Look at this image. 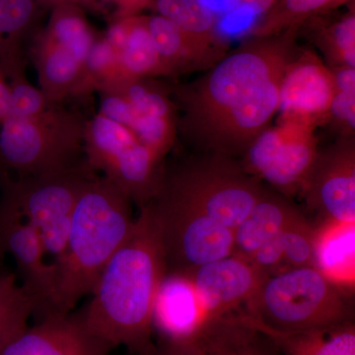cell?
Segmentation results:
<instances>
[{
	"label": "cell",
	"instance_id": "obj_1",
	"mask_svg": "<svg viewBox=\"0 0 355 355\" xmlns=\"http://www.w3.org/2000/svg\"><path fill=\"white\" fill-rule=\"evenodd\" d=\"M297 33L251 37L184 89L182 128L198 153L239 157L270 127Z\"/></svg>",
	"mask_w": 355,
	"mask_h": 355
},
{
	"label": "cell",
	"instance_id": "obj_2",
	"mask_svg": "<svg viewBox=\"0 0 355 355\" xmlns=\"http://www.w3.org/2000/svg\"><path fill=\"white\" fill-rule=\"evenodd\" d=\"M266 189L239 160L198 153L163 173L148 203L166 268L186 270L231 256L235 232Z\"/></svg>",
	"mask_w": 355,
	"mask_h": 355
},
{
	"label": "cell",
	"instance_id": "obj_3",
	"mask_svg": "<svg viewBox=\"0 0 355 355\" xmlns=\"http://www.w3.org/2000/svg\"><path fill=\"white\" fill-rule=\"evenodd\" d=\"M166 272L164 250L147 205L102 270L92 298L79 310L88 330L114 349L121 345L135 355L150 354L154 301Z\"/></svg>",
	"mask_w": 355,
	"mask_h": 355
},
{
	"label": "cell",
	"instance_id": "obj_4",
	"mask_svg": "<svg viewBox=\"0 0 355 355\" xmlns=\"http://www.w3.org/2000/svg\"><path fill=\"white\" fill-rule=\"evenodd\" d=\"M135 219L130 198L113 184L87 182L77 200L55 275V314H69L92 293L110 259L132 234Z\"/></svg>",
	"mask_w": 355,
	"mask_h": 355
},
{
	"label": "cell",
	"instance_id": "obj_5",
	"mask_svg": "<svg viewBox=\"0 0 355 355\" xmlns=\"http://www.w3.org/2000/svg\"><path fill=\"white\" fill-rule=\"evenodd\" d=\"M244 312L279 331L311 330L352 320L343 291L313 266L266 277Z\"/></svg>",
	"mask_w": 355,
	"mask_h": 355
},
{
	"label": "cell",
	"instance_id": "obj_6",
	"mask_svg": "<svg viewBox=\"0 0 355 355\" xmlns=\"http://www.w3.org/2000/svg\"><path fill=\"white\" fill-rule=\"evenodd\" d=\"M86 184L67 171L6 184V197L38 232L55 279L67 247L74 209Z\"/></svg>",
	"mask_w": 355,
	"mask_h": 355
},
{
	"label": "cell",
	"instance_id": "obj_7",
	"mask_svg": "<svg viewBox=\"0 0 355 355\" xmlns=\"http://www.w3.org/2000/svg\"><path fill=\"white\" fill-rule=\"evenodd\" d=\"M315 132L295 123L270 125L248 147L240 163L280 195H300L320 151Z\"/></svg>",
	"mask_w": 355,
	"mask_h": 355
},
{
	"label": "cell",
	"instance_id": "obj_8",
	"mask_svg": "<svg viewBox=\"0 0 355 355\" xmlns=\"http://www.w3.org/2000/svg\"><path fill=\"white\" fill-rule=\"evenodd\" d=\"M0 244L15 261L16 275L31 298L36 322L57 315L55 273L43 242L24 214L6 196L0 203Z\"/></svg>",
	"mask_w": 355,
	"mask_h": 355
},
{
	"label": "cell",
	"instance_id": "obj_9",
	"mask_svg": "<svg viewBox=\"0 0 355 355\" xmlns=\"http://www.w3.org/2000/svg\"><path fill=\"white\" fill-rule=\"evenodd\" d=\"M336 94L333 72L315 51L299 50L280 84L279 121L313 128L329 123Z\"/></svg>",
	"mask_w": 355,
	"mask_h": 355
},
{
	"label": "cell",
	"instance_id": "obj_10",
	"mask_svg": "<svg viewBox=\"0 0 355 355\" xmlns=\"http://www.w3.org/2000/svg\"><path fill=\"white\" fill-rule=\"evenodd\" d=\"M300 195L320 222H355L354 137H338L319 151Z\"/></svg>",
	"mask_w": 355,
	"mask_h": 355
},
{
	"label": "cell",
	"instance_id": "obj_11",
	"mask_svg": "<svg viewBox=\"0 0 355 355\" xmlns=\"http://www.w3.org/2000/svg\"><path fill=\"white\" fill-rule=\"evenodd\" d=\"M182 272L193 282L210 323L244 310L266 279L251 261L235 254Z\"/></svg>",
	"mask_w": 355,
	"mask_h": 355
},
{
	"label": "cell",
	"instance_id": "obj_12",
	"mask_svg": "<svg viewBox=\"0 0 355 355\" xmlns=\"http://www.w3.org/2000/svg\"><path fill=\"white\" fill-rule=\"evenodd\" d=\"M113 349L88 330L78 310L28 327L0 349V355H110Z\"/></svg>",
	"mask_w": 355,
	"mask_h": 355
},
{
	"label": "cell",
	"instance_id": "obj_13",
	"mask_svg": "<svg viewBox=\"0 0 355 355\" xmlns=\"http://www.w3.org/2000/svg\"><path fill=\"white\" fill-rule=\"evenodd\" d=\"M209 324V315L188 275L182 270L166 272L153 307V328L159 340H198Z\"/></svg>",
	"mask_w": 355,
	"mask_h": 355
},
{
	"label": "cell",
	"instance_id": "obj_14",
	"mask_svg": "<svg viewBox=\"0 0 355 355\" xmlns=\"http://www.w3.org/2000/svg\"><path fill=\"white\" fill-rule=\"evenodd\" d=\"M64 153L44 139L32 118L6 116L0 130V168L36 177L67 171Z\"/></svg>",
	"mask_w": 355,
	"mask_h": 355
},
{
	"label": "cell",
	"instance_id": "obj_15",
	"mask_svg": "<svg viewBox=\"0 0 355 355\" xmlns=\"http://www.w3.org/2000/svg\"><path fill=\"white\" fill-rule=\"evenodd\" d=\"M303 214L291 198L265 190L236 230L232 254L250 261L261 247Z\"/></svg>",
	"mask_w": 355,
	"mask_h": 355
},
{
	"label": "cell",
	"instance_id": "obj_16",
	"mask_svg": "<svg viewBox=\"0 0 355 355\" xmlns=\"http://www.w3.org/2000/svg\"><path fill=\"white\" fill-rule=\"evenodd\" d=\"M315 226V268L340 291H352L355 284V222L321 221Z\"/></svg>",
	"mask_w": 355,
	"mask_h": 355
},
{
	"label": "cell",
	"instance_id": "obj_17",
	"mask_svg": "<svg viewBox=\"0 0 355 355\" xmlns=\"http://www.w3.org/2000/svg\"><path fill=\"white\" fill-rule=\"evenodd\" d=\"M315 228L303 214L261 247L250 261L266 277L303 266L315 268Z\"/></svg>",
	"mask_w": 355,
	"mask_h": 355
},
{
	"label": "cell",
	"instance_id": "obj_18",
	"mask_svg": "<svg viewBox=\"0 0 355 355\" xmlns=\"http://www.w3.org/2000/svg\"><path fill=\"white\" fill-rule=\"evenodd\" d=\"M248 318L282 355H355V326L352 320L311 330L279 331Z\"/></svg>",
	"mask_w": 355,
	"mask_h": 355
},
{
	"label": "cell",
	"instance_id": "obj_19",
	"mask_svg": "<svg viewBox=\"0 0 355 355\" xmlns=\"http://www.w3.org/2000/svg\"><path fill=\"white\" fill-rule=\"evenodd\" d=\"M146 24L159 55L171 71L207 70L223 58L205 50L172 21L159 14L147 17Z\"/></svg>",
	"mask_w": 355,
	"mask_h": 355
},
{
	"label": "cell",
	"instance_id": "obj_20",
	"mask_svg": "<svg viewBox=\"0 0 355 355\" xmlns=\"http://www.w3.org/2000/svg\"><path fill=\"white\" fill-rule=\"evenodd\" d=\"M156 9L205 50L220 57L227 53L217 32L216 14L205 0H156Z\"/></svg>",
	"mask_w": 355,
	"mask_h": 355
},
{
	"label": "cell",
	"instance_id": "obj_21",
	"mask_svg": "<svg viewBox=\"0 0 355 355\" xmlns=\"http://www.w3.org/2000/svg\"><path fill=\"white\" fill-rule=\"evenodd\" d=\"M352 0H279L277 3L249 30L250 37L275 36L298 31L305 23L314 21Z\"/></svg>",
	"mask_w": 355,
	"mask_h": 355
},
{
	"label": "cell",
	"instance_id": "obj_22",
	"mask_svg": "<svg viewBox=\"0 0 355 355\" xmlns=\"http://www.w3.org/2000/svg\"><path fill=\"white\" fill-rule=\"evenodd\" d=\"M203 333L214 336L231 355H282L270 338L251 323L244 310L211 322Z\"/></svg>",
	"mask_w": 355,
	"mask_h": 355
},
{
	"label": "cell",
	"instance_id": "obj_23",
	"mask_svg": "<svg viewBox=\"0 0 355 355\" xmlns=\"http://www.w3.org/2000/svg\"><path fill=\"white\" fill-rule=\"evenodd\" d=\"M314 42L330 69H355L354 6L333 22L318 25Z\"/></svg>",
	"mask_w": 355,
	"mask_h": 355
},
{
	"label": "cell",
	"instance_id": "obj_24",
	"mask_svg": "<svg viewBox=\"0 0 355 355\" xmlns=\"http://www.w3.org/2000/svg\"><path fill=\"white\" fill-rule=\"evenodd\" d=\"M33 317L31 298L16 273L0 272V349L28 328Z\"/></svg>",
	"mask_w": 355,
	"mask_h": 355
},
{
	"label": "cell",
	"instance_id": "obj_25",
	"mask_svg": "<svg viewBox=\"0 0 355 355\" xmlns=\"http://www.w3.org/2000/svg\"><path fill=\"white\" fill-rule=\"evenodd\" d=\"M119 62L132 76L172 72L159 55L144 17L132 16L127 43L119 53Z\"/></svg>",
	"mask_w": 355,
	"mask_h": 355
},
{
	"label": "cell",
	"instance_id": "obj_26",
	"mask_svg": "<svg viewBox=\"0 0 355 355\" xmlns=\"http://www.w3.org/2000/svg\"><path fill=\"white\" fill-rule=\"evenodd\" d=\"M92 132L93 162L106 172L123 151L139 141L130 128L104 116L96 119Z\"/></svg>",
	"mask_w": 355,
	"mask_h": 355
},
{
	"label": "cell",
	"instance_id": "obj_27",
	"mask_svg": "<svg viewBox=\"0 0 355 355\" xmlns=\"http://www.w3.org/2000/svg\"><path fill=\"white\" fill-rule=\"evenodd\" d=\"M51 31L53 43L69 51L79 62H84L94 42L80 15L71 9H60L53 17Z\"/></svg>",
	"mask_w": 355,
	"mask_h": 355
},
{
	"label": "cell",
	"instance_id": "obj_28",
	"mask_svg": "<svg viewBox=\"0 0 355 355\" xmlns=\"http://www.w3.org/2000/svg\"><path fill=\"white\" fill-rule=\"evenodd\" d=\"M34 13V0H0V35L16 36L27 27Z\"/></svg>",
	"mask_w": 355,
	"mask_h": 355
},
{
	"label": "cell",
	"instance_id": "obj_29",
	"mask_svg": "<svg viewBox=\"0 0 355 355\" xmlns=\"http://www.w3.org/2000/svg\"><path fill=\"white\" fill-rule=\"evenodd\" d=\"M328 123L336 128L338 137H355V90L336 91Z\"/></svg>",
	"mask_w": 355,
	"mask_h": 355
},
{
	"label": "cell",
	"instance_id": "obj_30",
	"mask_svg": "<svg viewBox=\"0 0 355 355\" xmlns=\"http://www.w3.org/2000/svg\"><path fill=\"white\" fill-rule=\"evenodd\" d=\"M127 100L137 114L171 118L170 105L165 97L140 84H133L128 88Z\"/></svg>",
	"mask_w": 355,
	"mask_h": 355
},
{
	"label": "cell",
	"instance_id": "obj_31",
	"mask_svg": "<svg viewBox=\"0 0 355 355\" xmlns=\"http://www.w3.org/2000/svg\"><path fill=\"white\" fill-rule=\"evenodd\" d=\"M50 55L44 64V73L46 78L55 84L69 83L76 76L79 62L69 51L53 43Z\"/></svg>",
	"mask_w": 355,
	"mask_h": 355
},
{
	"label": "cell",
	"instance_id": "obj_32",
	"mask_svg": "<svg viewBox=\"0 0 355 355\" xmlns=\"http://www.w3.org/2000/svg\"><path fill=\"white\" fill-rule=\"evenodd\" d=\"M43 100L36 89L19 84L11 90L10 114L22 118H32L41 109ZM9 114V116H10Z\"/></svg>",
	"mask_w": 355,
	"mask_h": 355
},
{
	"label": "cell",
	"instance_id": "obj_33",
	"mask_svg": "<svg viewBox=\"0 0 355 355\" xmlns=\"http://www.w3.org/2000/svg\"><path fill=\"white\" fill-rule=\"evenodd\" d=\"M102 113L105 118L132 128L139 114L132 108L127 99L119 97H109L103 102Z\"/></svg>",
	"mask_w": 355,
	"mask_h": 355
},
{
	"label": "cell",
	"instance_id": "obj_34",
	"mask_svg": "<svg viewBox=\"0 0 355 355\" xmlns=\"http://www.w3.org/2000/svg\"><path fill=\"white\" fill-rule=\"evenodd\" d=\"M84 62L93 71H103L111 67L114 62H119V53L106 40H102L93 43Z\"/></svg>",
	"mask_w": 355,
	"mask_h": 355
},
{
	"label": "cell",
	"instance_id": "obj_35",
	"mask_svg": "<svg viewBox=\"0 0 355 355\" xmlns=\"http://www.w3.org/2000/svg\"><path fill=\"white\" fill-rule=\"evenodd\" d=\"M148 355H207V352L200 338L184 342L159 340Z\"/></svg>",
	"mask_w": 355,
	"mask_h": 355
},
{
	"label": "cell",
	"instance_id": "obj_36",
	"mask_svg": "<svg viewBox=\"0 0 355 355\" xmlns=\"http://www.w3.org/2000/svg\"><path fill=\"white\" fill-rule=\"evenodd\" d=\"M130 17L121 18L119 22L114 23L111 26L108 33H107L106 41L116 50V53H120L127 43L128 32H130Z\"/></svg>",
	"mask_w": 355,
	"mask_h": 355
},
{
	"label": "cell",
	"instance_id": "obj_37",
	"mask_svg": "<svg viewBox=\"0 0 355 355\" xmlns=\"http://www.w3.org/2000/svg\"><path fill=\"white\" fill-rule=\"evenodd\" d=\"M279 0H234L235 7L241 10L253 14V15L261 16L268 13Z\"/></svg>",
	"mask_w": 355,
	"mask_h": 355
},
{
	"label": "cell",
	"instance_id": "obj_38",
	"mask_svg": "<svg viewBox=\"0 0 355 355\" xmlns=\"http://www.w3.org/2000/svg\"><path fill=\"white\" fill-rule=\"evenodd\" d=\"M200 338L207 355H231L227 349L210 334L203 333Z\"/></svg>",
	"mask_w": 355,
	"mask_h": 355
},
{
	"label": "cell",
	"instance_id": "obj_39",
	"mask_svg": "<svg viewBox=\"0 0 355 355\" xmlns=\"http://www.w3.org/2000/svg\"><path fill=\"white\" fill-rule=\"evenodd\" d=\"M11 112V91L0 80V119H6Z\"/></svg>",
	"mask_w": 355,
	"mask_h": 355
},
{
	"label": "cell",
	"instance_id": "obj_40",
	"mask_svg": "<svg viewBox=\"0 0 355 355\" xmlns=\"http://www.w3.org/2000/svg\"><path fill=\"white\" fill-rule=\"evenodd\" d=\"M118 6H120L121 13L123 17H130L135 16L133 14L142 8L149 0H116Z\"/></svg>",
	"mask_w": 355,
	"mask_h": 355
},
{
	"label": "cell",
	"instance_id": "obj_41",
	"mask_svg": "<svg viewBox=\"0 0 355 355\" xmlns=\"http://www.w3.org/2000/svg\"><path fill=\"white\" fill-rule=\"evenodd\" d=\"M4 254H6V252H4L3 248H2L1 244H0V272H1V266L2 261H3Z\"/></svg>",
	"mask_w": 355,
	"mask_h": 355
},
{
	"label": "cell",
	"instance_id": "obj_42",
	"mask_svg": "<svg viewBox=\"0 0 355 355\" xmlns=\"http://www.w3.org/2000/svg\"><path fill=\"white\" fill-rule=\"evenodd\" d=\"M0 181H2V179H1V172H0Z\"/></svg>",
	"mask_w": 355,
	"mask_h": 355
}]
</instances>
